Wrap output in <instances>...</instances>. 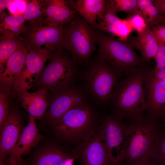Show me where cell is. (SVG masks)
<instances>
[{
  "label": "cell",
  "mask_w": 165,
  "mask_h": 165,
  "mask_svg": "<svg viewBox=\"0 0 165 165\" xmlns=\"http://www.w3.org/2000/svg\"><path fill=\"white\" fill-rule=\"evenodd\" d=\"M149 70L147 66L140 68L118 82L109 104L111 114L126 123L144 116L145 84Z\"/></svg>",
  "instance_id": "cell-1"
},
{
  "label": "cell",
  "mask_w": 165,
  "mask_h": 165,
  "mask_svg": "<svg viewBox=\"0 0 165 165\" xmlns=\"http://www.w3.org/2000/svg\"><path fill=\"white\" fill-rule=\"evenodd\" d=\"M121 75L97 57L79 71L78 79L89 100L100 106L109 104L115 88Z\"/></svg>",
  "instance_id": "cell-2"
},
{
  "label": "cell",
  "mask_w": 165,
  "mask_h": 165,
  "mask_svg": "<svg viewBox=\"0 0 165 165\" xmlns=\"http://www.w3.org/2000/svg\"><path fill=\"white\" fill-rule=\"evenodd\" d=\"M127 124V138L123 161L125 165H134L155 152L161 127L158 122L145 116Z\"/></svg>",
  "instance_id": "cell-3"
},
{
  "label": "cell",
  "mask_w": 165,
  "mask_h": 165,
  "mask_svg": "<svg viewBox=\"0 0 165 165\" xmlns=\"http://www.w3.org/2000/svg\"><path fill=\"white\" fill-rule=\"evenodd\" d=\"M95 30L98 49L97 57L111 66L121 76H126L147 66L146 63L142 61L130 42L115 38L102 31Z\"/></svg>",
  "instance_id": "cell-4"
},
{
  "label": "cell",
  "mask_w": 165,
  "mask_h": 165,
  "mask_svg": "<svg viewBox=\"0 0 165 165\" xmlns=\"http://www.w3.org/2000/svg\"><path fill=\"white\" fill-rule=\"evenodd\" d=\"M34 84L54 93L75 83L78 77L77 64L65 49L54 52Z\"/></svg>",
  "instance_id": "cell-5"
},
{
  "label": "cell",
  "mask_w": 165,
  "mask_h": 165,
  "mask_svg": "<svg viewBox=\"0 0 165 165\" xmlns=\"http://www.w3.org/2000/svg\"><path fill=\"white\" fill-rule=\"evenodd\" d=\"M64 49L78 65H86L96 50L95 30L81 16H76L65 27Z\"/></svg>",
  "instance_id": "cell-6"
},
{
  "label": "cell",
  "mask_w": 165,
  "mask_h": 165,
  "mask_svg": "<svg viewBox=\"0 0 165 165\" xmlns=\"http://www.w3.org/2000/svg\"><path fill=\"white\" fill-rule=\"evenodd\" d=\"M89 100L72 108L54 124L56 132L62 138L73 142L82 141L93 130L96 118Z\"/></svg>",
  "instance_id": "cell-7"
},
{
  "label": "cell",
  "mask_w": 165,
  "mask_h": 165,
  "mask_svg": "<svg viewBox=\"0 0 165 165\" xmlns=\"http://www.w3.org/2000/svg\"><path fill=\"white\" fill-rule=\"evenodd\" d=\"M113 165H119L124 156L127 126L111 114L102 119L97 131Z\"/></svg>",
  "instance_id": "cell-8"
},
{
  "label": "cell",
  "mask_w": 165,
  "mask_h": 165,
  "mask_svg": "<svg viewBox=\"0 0 165 165\" xmlns=\"http://www.w3.org/2000/svg\"><path fill=\"white\" fill-rule=\"evenodd\" d=\"M31 25L27 26L21 38L28 51L45 49L54 52L64 49L66 41L65 27L53 24Z\"/></svg>",
  "instance_id": "cell-9"
},
{
  "label": "cell",
  "mask_w": 165,
  "mask_h": 165,
  "mask_svg": "<svg viewBox=\"0 0 165 165\" xmlns=\"http://www.w3.org/2000/svg\"><path fill=\"white\" fill-rule=\"evenodd\" d=\"M88 100L81 85L75 83L51 93L47 112L48 119L54 125L68 111Z\"/></svg>",
  "instance_id": "cell-10"
},
{
  "label": "cell",
  "mask_w": 165,
  "mask_h": 165,
  "mask_svg": "<svg viewBox=\"0 0 165 165\" xmlns=\"http://www.w3.org/2000/svg\"><path fill=\"white\" fill-rule=\"evenodd\" d=\"M54 52L44 48L38 51H28L25 66L12 88L13 97L19 98L21 93L28 90L35 84L46 62Z\"/></svg>",
  "instance_id": "cell-11"
},
{
  "label": "cell",
  "mask_w": 165,
  "mask_h": 165,
  "mask_svg": "<svg viewBox=\"0 0 165 165\" xmlns=\"http://www.w3.org/2000/svg\"><path fill=\"white\" fill-rule=\"evenodd\" d=\"M146 108L144 116L157 122L165 121V82L149 69L145 79Z\"/></svg>",
  "instance_id": "cell-12"
},
{
  "label": "cell",
  "mask_w": 165,
  "mask_h": 165,
  "mask_svg": "<svg viewBox=\"0 0 165 165\" xmlns=\"http://www.w3.org/2000/svg\"><path fill=\"white\" fill-rule=\"evenodd\" d=\"M73 154L81 165H113L98 132L93 130Z\"/></svg>",
  "instance_id": "cell-13"
},
{
  "label": "cell",
  "mask_w": 165,
  "mask_h": 165,
  "mask_svg": "<svg viewBox=\"0 0 165 165\" xmlns=\"http://www.w3.org/2000/svg\"><path fill=\"white\" fill-rule=\"evenodd\" d=\"M35 119L29 115L28 123L23 130L20 137L10 154L8 165H20L23 156L30 152L40 139Z\"/></svg>",
  "instance_id": "cell-14"
},
{
  "label": "cell",
  "mask_w": 165,
  "mask_h": 165,
  "mask_svg": "<svg viewBox=\"0 0 165 165\" xmlns=\"http://www.w3.org/2000/svg\"><path fill=\"white\" fill-rule=\"evenodd\" d=\"M22 121L18 111H10L6 120L0 129V158L9 155L17 143L22 131Z\"/></svg>",
  "instance_id": "cell-15"
},
{
  "label": "cell",
  "mask_w": 165,
  "mask_h": 165,
  "mask_svg": "<svg viewBox=\"0 0 165 165\" xmlns=\"http://www.w3.org/2000/svg\"><path fill=\"white\" fill-rule=\"evenodd\" d=\"M28 50L23 44L8 58L0 69L1 90L9 94L25 64Z\"/></svg>",
  "instance_id": "cell-16"
},
{
  "label": "cell",
  "mask_w": 165,
  "mask_h": 165,
  "mask_svg": "<svg viewBox=\"0 0 165 165\" xmlns=\"http://www.w3.org/2000/svg\"><path fill=\"white\" fill-rule=\"evenodd\" d=\"M42 9L46 18L43 23L64 26L76 17V13L69 8L66 0H46L42 1Z\"/></svg>",
  "instance_id": "cell-17"
},
{
  "label": "cell",
  "mask_w": 165,
  "mask_h": 165,
  "mask_svg": "<svg viewBox=\"0 0 165 165\" xmlns=\"http://www.w3.org/2000/svg\"><path fill=\"white\" fill-rule=\"evenodd\" d=\"M70 9L78 13L93 27L101 21L106 9L105 0H66Z\"/></svg>",
  "instance_id": "cell-18"
},
{
  "label": "cell",
  "mask_w": 165,
  "mask_h": 165,
  "mask_svg": "<svg viewBox=\"0 0 165 165\" xmlns=\"http://www.w3.org/2000/svg\"><path fill=\"white\" fill-rule=\"evenodd\" d=\"M19 98L23 108L35 119L43 117L49 105V94L43 88L33 93L24 91Z\"/></svg>",
  "instance_id": "cell-19"
},
{
  "label": "cell",
  "mask_w": 165,
  "mask_h": 165,
  "mask_svg": "<svg viewBox=\"0 0 165 165\" xmlns=\"http://www.w3.org/2000/svg\"><path fill=\"white\" fill-rule=\"evenodd\" d=\"M140 51L142 61L149 63L150 59L155 60L158 50L157 38L151 29L148 28L136 38H131L130 42Z\"/></svg>",
  "instance_id": "cell-20"
},
{
  "label": "cell",
  "mask_w": 165,
  "mask_h": 165,
  "mask_svg": "<svg viewBox=\"0 0 165 165\" xmlns=\"http://www.w3.org/2000/svg\"><path fill=\"white\" fill-rule=\"evenodd\" d=\"M76 159L62 149L50 146L42 149L36 156L34 165H73Z\"/></svg>",
  "instance_id": "cell-21"
},
{
  "label": "cell",
  "mask_w": 165,
  "mask_h": 165,
  "mask_svg": "<svg viewBox=\"0 0 165 165\" xmlns=\"http://www.w3.org/2000/svg\"><path fill=\"white\" fill-rule=\"evenodd\" d=\"M0 69L10 57L23 45L22 38L9 30L0 29Z\"/></svg>",
  "instance_id": "cell-22"
},
{
  "label": "cell",
  "mask_w": 165,
  "mask_h": 165,
  "mask_svg": "<svg viewBox=\"0 0 165 165\" xmlns=\"http://www.w3.org/2000/svg\"><path fill=\"white\" fill-rule=\"evenodd\" d=\"M141 15L151 29L161 22L164 15L153 4L152 0H138Z\"/></svg>",
  "instance_id": "cell-23"
},
{
  "label": "cell",
  "mask_w": 165,
  "mask_h": 165,
  "mask_svg": "<svg viewBox=\"0 0 165 165\" xmlns=\"http://www.w3.org/2000/svg\"><path fill=\"white\" fill-rule=\"evenodd\" d=\"M46 16L39 1L28 0L25 11L23 16L25 21H28L31 25H39L43 23Z\"/></svg>",
  "instance_id": "cell-24"
},
{
  "label": "cell",
  "mask_w": 165,
  "mask_h": 165,
  "mask_svg": "<svg viewBox=\"0 0 165 165\" xmlns=\"http://www.w3.org/2000/svg\"><path fill=\"white\" fill-rule=\"evenodd\" d=\"M25 22L22 16L8 15L0 22V29L9 30L19 36L27 29Z\"/></svg>",
  "instance_id": "cell-25"
},
{
  "label": "cell",
  "mask_w": 165,
  "mask_h": 165,
  "mask_svg": "<svg viewBox=\"0 0 165 165\" xmlns=\"http://www.w3.org/2000/svg\"><path fill=\"white\" fill-rule=\"evenodd\" d=\"M113 1L117 12H124L129 15L135 14L141 15L138 0H114Z\"/></svg>",
  "instance_id": "cell-26"
},
{
  "label": "cell",
  "mask_w": 165,
  "mask_h": 165,
  "mask_svg": "<svg viewBox=\"0 0 165 165\" xmlns=\"http://www.w3.org/2000/svg\"><path fill=\"white\" fill-rule=\"evenodd\" d=\"M117 12L113 0H106L105 13L103 20L101 22L114 24L120 23L123 20L117 16Z\"/></svg>",
  "instance_id": "cell-27"
},
{
  "label": "cell",
  "mask_w": 165,
  "mask_h": 165,
  "mask_svg": "<svg viewBox=\"0 0 165 165\" xmlns=\"http://www.w3.org/2000/svg\"><path fill=\"white\" fill-rule=\"evenodd\" d=\"M9 94L1 90L0 92V127L2 128L10 112Z\"/></svg>",
  "instance_id": "cell-28"
},
{
  "label": "cell",
  "mask_w": 165,
  "mask_h": 165,
  "mask_svg": "<svg viewBox=\"0 0 165 165\" xmlns=\"http://www.w3.org/2000/svg\"><path fill=\"white\" fill-rule=\"evenodd\" d=\"M162 165H165V131L160 130L158 143L154 153L151 156Z\"/></svg>",
  "instance_id": "cell-29"
},
{
  "label": "cell",
  "mask_w": 165,
  "mask_h": 165,
  "mask_svg": "<svg viewBox=\"0 0 165 165\" xmlns=\"http://www.w3.org/2000/svg\"><path fill=\"white\" fill-rule=\"evenodd\" d=\"M28 0H12L7 9L11 15L23 16Z\"/></svg>",
  "instance_id": "cell-30"
},
{
  "label": "cell",
  "mask_w": 165,
  "mask_h": 165,
  "mask_svg": "<svg viewBox=\"0 0 165 165\" xmlns=\"http://www.w3.org/2000/svg\"><path fill=\"white\" fill-rule=\"evenodd\" d=\"M127 20L130 22L133 30L138 34L141 33L149 28L142 16L139 14L129 15Z\"/></svg>",
  "instance_id": "cell-31"
},
{
  "label": "cell",
  "mask_w": 165,
  "mask_h": 165,
  "mask_svg": "<svg viewBox=\"0 0 165 165\" xmlns=\"http://www.w3.org/2000/svg\"><path fill=\"white\" fill-rule=\"evenodd\" d=\"M157 38L158 50L155 60L156 64L155 68L153 70L155 74L160 69H165V43Z\"/></svg>",
  "instance_id": "cell-32"
},
{
  "label": "cell",
  "mask_w": 165,
  "mask_h": 165,
  "mask_svg": "<svg viewBox=\"0 0 165 165\" xmlns=\"http://www.w3.org/2000/svg\"><path fill=\"white\" fill-rule=\"evenodd\" d=\"M133 30L129 21L127 19L123 20L120 24L118 39L123 41H127L129 35Z\"/></svg>",
  "instance_id": "cell-33"
},
{
  "label": "cell",
  "mask_w": 165,
  "mask_h": 165,
  "mask_svg": "<svg viewBox=\"0 0 165 165\" xmlns=\"http://www.w3.org/2000/svg\"><path fill=\"white\" fill-rule=\"evenodd\" d=\"M157 38L165 43V25L157 24L151 29Z\"/></svg>",
  "instance_id": "cell-34"
},
{
  "label": "cell",
  "mask_w": 165,
  "mask_h": 165,
  "mask_svg": "<svg viewBox=\"0 0 165 165\" xmlns=\"http://www.w3.org/2000/svg\"><path fill=\"white\" fill-rule=\"evenodd\" d=\"M12 1V0H0V22L8 15L5 11Z\"/></svg>",
  "instance_id": "cell-35"
},
{
  "label": "cell",
  "mask_w": 165,
  "mask_h": 165,
  "mask_svg": "<svg viewBox=\"0 0 165 165\" xmlns=\"http://www.w3.org/2000/svg\"><path fill=\"white\" fill-rule=\"evenodd\" d=\"M153 4L163 15L165 14V0H152Z\"/></svg>",
  "instance_id": "cell-36"
},
{
  "label": "cell",
  "mask_w": 165,
  "mask_h": 165,
  "mask_svg": "<svg viewBox=\"0 0 165 165\" xmlns=\"http://www.w3.org/2000/svg\"><path fill=\"white\" fill-rule=\"evenodd\" d=\"M134 165H162L151 156Z\"/></svg>",
  "instance_id": "cell-37"
},
{
  "label": "cell",
  "mask_w": 165,
  "mask_h": 165,
  "mask_svg": "<svg viewBox=\"0 0 165 165\" xmlns=\"http://www.w3.org/2000/svg\"><path fill=\"white\" fill-rule=\"evenodd\" d=\"M0 165H5L4 163V160L0 158Z\"/></svg>",
  "instance_id": "cell-38"
},
{
  "label": "cell",
  "mask_w": 165,
  "mask_h": 165,
  "mask_svg": "<svg viewBox=\"0 0 165 165\" xmlns=\"http://www.w3.org/2000/svg\"><path fill=\"white\" fill-rule=\"evenodd\" d=\"M163 23L162 25H165V14L164 15V17L162 21L161 22Z\"/></svg>",
  "instance_id": "cell-39"
},
{
  "label": "cell",
  "mask_w": 165,
  "mask_h": 165,
  "mask_svg": "<svg viewBox=\"0 0 165 165\" xmlns=\"http://www.w3.org/2000/svg\"><path fill=\"white\" fill-rule=\"evenodd\" d=\"M163 126L164 127H165V122H164V123L163 125Z\"/></svg>",
  "instance_id": "cell-40"
}]
</instances>
